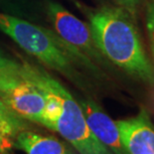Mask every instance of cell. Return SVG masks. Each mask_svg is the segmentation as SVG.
I'll use <instances>...</instances> for the list:
<instances>
[{
  "label": "cell",
  "instance_id": "8fae6325",
  "mask_svg": "<svg viewBox=\"0 0 154 154\" xmlns=\"http://www.w3.org/2000/svg\"><path fill=\"white\" fill-rule=\"evenodd\" d=\"M146 26L147 31H148L150 44H151V49L154 56V5L150 3L147 8L146 13Z\"/></svg>",
  "mask_w": 154,
  "mask_h": 154
},
{
  "label": "cell",
  "instance_id": "ba28073f",
  "mask_svg": "<svg viewBox=\"0 0 154 154\" xmlns=\"http://www.w3.org/2000/svg\"><path fill=\"white\" fill-rule=\"evenodd\" d=\"M15 138L16 145L26 154H70L63 143L50 136L24 130Z\"/></svg>",
  "mask_w": 154,
  "mask_h": 154
},
{
  "label": "cell",
  "instance_id": "277c9868",
  "mask_svg": "<svg viewBox=\"0 0 154 154\" xmlns=\"http://www.w3.org/2000/svg\"><path fill=\"white\" fill-rule=\"evenodd\" d=\"M47 11L56 36L69 49L75 60L94 69L93 61L101 60V53L94 43L90 27L59 3L49 2Z\"/></svg>",
  "mask_w": 154,
  "mask_h": 154
},
{
  "label": "cell",
  "instance_id": "6da1fadb",
  "mask_svg": "<svg viewBox=\"0 0 154 154\" xmlns=\"http://www.w3.org/2000/svg\"><path fill=\"white\" fill-rule=\"evenodd\" d=\"M22 75L47 97L42 125L60 133L80 154H112L91 130L80 103L43 69L22 62Z\"/></svg>",
  "mask_w": 154,
  "mask_h": 154
},
{
  "label": "cell",
  "instance_id": "5b68a950",
  "mask_svg": "<svg viewBox=\"0 0 154 154\" xmlns=\"http://www.w3.org/2000/svg\"><path fill=\"white\" fill-rule=\"evenodd\" d=\"M0 97L22 119L42 124L47 107V97L31 82L24 79L8 91L0 93Z\"/></svg>",
  "mask_w": 154,
  "mask_h": 154
},
{
  "label": "cell",
  "instance_id": "4fadbf2b",
  "mask_svg": "<svg viewBox=\"0 0 154 154\" xmlns=\"http://www.w3.org/2000/svg\"><path fill=\"white\" fill-rule=\"evenodd\" d=\"M7 144H8L7 138L2 135H0V151H2V149L7 146Z\"/></svg>",
  "mask_w": 154,
  "mask_h": 154
},
{
  "label": "cell",
  "instance_id": "8992f818",
  "mask_svg": "<svg viewBox=\"0 0 154 154\" xmlns=\"http://www.w3.org/2000/svg\"><path fill=\"white\" fill-rule=\"evenodd\" d=\"M128 154H154V125L145 109L136 116L116 121Z\"/></svg>",
  "mask_w": 154,
  "mask_h": 154
},
{
  "label": "cell",
  "instance_id": "9c48e42d",
  "mask_svg": "<svg viewBox=\"0 0 154 154\" xmlns=\"http://www.w3.org/2000/svg\"><path fill=\"white\" fill-rule=\"evenodd\" d=\"M27 130V124L16 114L0 97V135L6 137H16L19 133Z\"/></svg>",
  "mask_w": 154,
  "mask_h": 154
},
{
  "label": "cell",
  "instance_id": "7a4b0ae2",
  "mask_svg": "<svg viewBox=\"0 0 154 154\" xmlns=\"http://www.w3.org/2000/svg\"><path fill=\"white\" fill-rule=\"evenodd\" d=\"M88 19L101 55L132 77L154 85V69L128 12L121 7L106 6L90 13Z\"/></svg>",
  "mask_w": 154,
  "mask_h": 154
},
{
  "label": "cell",
  "instance_id": "30bf717a",
  "mask_svg": "<svg viewBox=\"0 0 154 154\" xmlns=\"http://www.w3.org/2000/svg\"><path fill=\"white\" fill-rule=\"evenodd\" d=\"M23 81L22 65L0 55V93H6Z\"/></svg>",
  "mask_w": 154,
  "mask_h": 154
},
{
  "label": "cell",
  "instance_id": "3957f363",
  "mask_svg": "<svg viewBox=\"0 0 154 154\" xmlns=\"http://www.w3.org/2000/svg\"><path fill=\"white\" fill-rule=\"evenodd\" d=\"M0 30L47 67L68 77L75 76L76 60L56 34L24 19L1 12Z\"/></svg>",
  "mask_w": 154,
  "mask_h": 154
},
{
  "label": "cell",
  "instance_id": "7c38bea8",
  "mask_svg": "<svg viewBox=\"0 0 154 154\" xmlns=\"http://www.w3.org/2000/svg\"><path fill=\"white\" fill-rule=\"evenodd\" d=\"M119 3L122 5V8H124L127 12H129L131 15H134L136 12L137 6L141 0H119Z\"/></svg>",
  "mask_w": 154,
  "mask_h": 154
},
{
  "label": "cell",
  "instance_id": "52a82bcc",
  "mask_svg": "<svg viewBox=\"0 0 154 154\" xmlns=\"http://www.w3.org/2000/svg\"><path fill=\"white\" fill-rule=\"evenodd\" d=\"M80 106L91 130L112 154H128L120 139L116 122L90 99L80 100Z\"/></svg>",
  "mask_w": 154,
  "mask_h": 154
},
{
  "label": "cell",
  "instance_id": "5bb4252c",
  "mask_svg": "<svg viewBox=\"0 0 154 154\" xmlns=\"http://www.w3.org/2000/svg\"><path fill=\"white\" fill-rule=\"evenodd\" d=\"M151 3H152V4L154 5V0H152V2H151Z\"/></svg>",
  "mask_w": 154,
  "mask_h": 154
}]
</instances>
